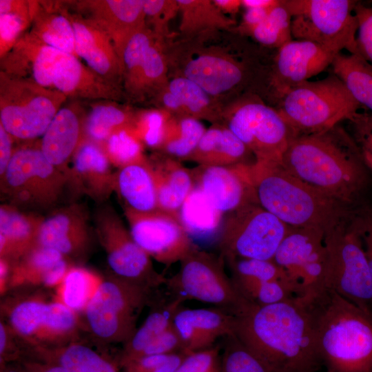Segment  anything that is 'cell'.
<instances>
[{
    "label": "cell",
    "instance_id": "cell-1",
    "mask_svg": "<svg viewBox=\"0 0 372 372\" xmlns=\"http://www.w3.org/2000/svg\"><path fill=\"white\" fill-rule=\"evenodd\" d=\"M233 315L234 334L272 372H318L322 366L304 298L269 305L247 301Z\"/></svg>",
    "mask_w": 372,
    "mask_h": 372
},
{
    "label": "cell",
    "instance_id": "cell-2",
    "mask_svg": "<svg viewBox=\"0 0 372 372\" xmlns=\"http://www.w3.org/2000/svg\"><path fill=\"white\" fill-rule=\"evenodd\" d=\"M280 165L309 187L358 209L367 183L366 165L351 136L339 125L294 136Z\"/></svg>",
    "mask_w": 372,
    "mask_h": 372
},
{
    "label": "cell",
    "instance_id": "cell-3",
    "mask_svg": "<svg viewBox=\"0 0 372 372\" xmlns=\"http://www.w3.org/2000/svg\"><path fill=\"white\" fill-rule=\"evenodd\" d=\"M304 299L327 372H372V313L328 288Z\"/></svg>",
    "mask_w": 372,
    "mask_h": 372
},
{
    "label": "cell",
    "instance_id": "cell-4",
    "mask_svg": "<svg viewBox=\"0 0 372 372\" xmlns=\"http://www.w3.org/2000/svg\"><path fill=\"white\" fill-rule=\"evenodd\" d=\"M249 172L258 203L291 227L327 234L349 223L358 211L309 187L280 164L255 161Z\"/></svg>",
    "mask_w": 372,
    "mask_h": 372
},
{
    "label": "cell",
    "instance_id": "cell-5",
    "mask_svg": "<svg viewBox=\"0 0 372 372\" xmlns=\"http://www.w3.org/2000/svg\"><path fill=\"white\" fill-rule=\"evenodd\" d=\"M278 102L277 110L296 136L329 130L350 119L361 106L333 72L291 87Z\"/></svg>",
    "mask_w": 372,
    "mask_h": 372
},
{
    "label": "cell",
    "instance_id": "cell-6",
    "mask_svg": "<svg viewBox=\"0 0 372 372\" xmlns=\"http://www.w3.org/2000/svg\"><path fill=\"white\" fill-rule=\"evenodd\" d=\"M154 291L110 273L103 277L83 312L87 329L101 344L125 343L136 329L141 310L151 303Z\"/></svg>",
    "mask_w": 372,
    "mask_h": 372
},
{
    "label": "cell",
    "instance_id": "cell-7",
    "mask_svg": "<svg viewBox=\"0 0 372 372\" xmlns=\"http://www.w3.org/2000/svg\"><path fill=\"white\" fill-rule=\"evenodd\" d=\"M1 196L19 209H48L56 205L70 178L51 164L39 146L14 149L11 161L0 176Z\"/></svg>",
    "mask_w": 372,
    "mask_h": 372
},
{
    "label": "cell",
    "instance_id": "cell-8",
    "mask_svg": "<svg viewBox=\"0 0 372 372\" xmlns=\"http://www.w3.org/2000/svg\"><path fill=\"white\" fill-rule=\"evenodd\" d=\"M291 17V34L298 40L316 43L335 54L347 50L359 54L357 1L282 0Z\"/></svg>",
    "mask_w": 372,
    "mask_h": 372
},
{
    "label": "cell",
    "instance_id": "cell-9",
    "mask_svg": "<svg viewBox=\"0 0 372 372\" xmlns=\"http://www.w3.org/2000/svg\"><path fill=\"white\" fill-rule=\"evenodd\" d=\"M67 99L56 90L0 72V124L14 138L42 136Z\"/></svg>",
    "mask_w": 372,
    "mask_h": 372
},
{
    "label": "cell",
    "instance_id": "cell-10",
    "mask_svg": "<svg viewBox=\"0 0 372 372\" xmlns=\"http://www.w3.org/2000/svg\"><path fill=\"white\" fill-rule=\"evenodd\" d=\"M324 288L372 313V279L362 238L353 220L325 234Z\"/></svg>",
    "mask_w": 372,
    "mask_h": 372
},
{
    "label": "cell",
    "instance_id": "cell-11",
    "mask_svg": "<svg viewBox=\"0 0 372 372\" xmlns=\"http://www.w3.org/2000/svg\"><path fill=\"white\" fill-rule=\"evenodd\" d=\"M180 263L178 271L165 283L172 295L212 304L232 314L247 301L226 273L225 260L220 254L194 246Z\"/></svg>",
    "mask_w": 372,
    "mask_h": 372
},
{
    "label": "cell",
    "instance_id": "cell-12",
    "mask_svg": "<svg viewBox=\"0 0 372 372\" xmlns=\"http://www.w3.org/2000/svg\"><path fill=\"white\" fill-rule=\"evenodd\" d=\"M225 125L247 147L255 161L280 164L296 136L276 108L249 96L224 111Z\"/></svg>",
    "mask_w": 372,
    "mask_h": 372
},
{
    "label": "cell",
    "instance_id": "cell-13",
    "mask_svg": "<svg viewBox=\"0 0 372 372\" xmlns=\"http://www.w3.org/2000/svg\"><path fill=\"white\" fill-rule=\"evenodd\" d=\"M291 229L258 203L248 204L227 214L219 235L220 254L225 260H273Z\"/></svg>",
    "mask_w": 372,
    "mask_h": 372
},
{
    "label": "cell",
    "instance_id": "cell-14",
    "mask_svg": "<svg viewBox=\"0 0 372 372\" xmlns=\"http://www.w3.org/2000/svg\"><path fill=\"white\" fill-rule=\"evenodd\" d=\"M93 220L111 274L154 290L165 285L167 278L156 271L152 258L135 242L112 207L101 205Z\"/></svg>",
    "mask_w": 372,
    "mask_h": 372
},
{
    "label": "cell",
    "instance_id": "cell-15",
    "mask_svg": "<svg viewBox=\"0 0 372 372\" xmlns=\"http://www.w3.org/2000/svg\"><path fill=\"white\" fill-rule=\"evenodd\" d=\"M325 234L317 228L291 227L273 258L296 286L300 297L311 296L324 288Z\"/></svg>",
    "mask_w": 372,
    "mask_h": 372
},
{
    "label": "cell",
    "instance_id": "cell-16",
    "mask_svg": "<svg viewBox=\"0 0 372 372\" xmlns=\"http://www.w3.org/2000/svg\"><path fill=\"white\" fill-rule=\"evenodd\" d=\"M123 209L135 242L166 267L180 262L195 246L179 219L172 215L159 209L138 212Z\"/></svg>",
    "mask_w": 372,
    "mask_h": 372
},
{
    "label": "cell",
    "instance_id": "cell-17",
    "mask_svg": "<svg viewBox=\"0 0 372 372\" xmlns=\"http://www.w3.org/2000/svg\"><path fill=\"white\" fill-rule=\"evenodd\" d=\"M96 239L87 207L74 202L44 217L37 245L54 249L74 263L89 257Z\"/></svg>",
    "mask_w": 372,
    "mask_h": 372
},
{
    "label": "cell",
    "instance_id": "cell-18",
    "mask_svg": "<svg viewBox=\"0 0 372 372\" xmlns=\"http://www.w3.org/2000/svg\"><path fill=\"white\" fill-rule=\"evenodd\" d=\"M198 165L191 169L194 187L220 213L229 214L248 204L258 203L249 166Z\"/></svg>",
    "mask_w": 372,
    "mask_h": 372
},
{
    "label": "cell",
    "instance_id": "cell-19",
    "mask_svg": "<svg viewBox=\"0 0 372 372\" xmlns=\"http://www.w3.org/2000/svg\"><path fill=\"white\" fill-rule=\"evenodd\" d=\"M338 54L307 40H291L278 50L271 73L276 98L325 70Z\"/></svg>",
    "mask_w": 372,
    "mask_h": 372
},
{
    "label": "cell",
    "instance_id": "cell-20",
    "mask_svg": "<svg viewBox=\"0 0 372 372\" xmlns=\"http://www.w3.org/2000/svg\"><path fill=\"white\" fill-rule=\"evenodd\" d=\"M68 3L108 34L120 60L130 39L147 25L143 0H83Z\"/></svg>",
    "mask_w": 372,
    "mask_h": 372
},
{
    "label": "cell",
    "instance_id": "cell-21",
    "mask_svg": "<svg viewBox=\"0 0 372 372\" xmlns=\"http://www.w3.org/2000/svg\"><path fill=\"white\" fill-rule=\"evenodd\" d=\"M63 4L74 29L77 56L102 77L121 86V62L110 37L92 20Z\"/></svg>",
    "mask_w": 372,
    "mask_h": 372
},
{
    "label": "cell",
    "instance_id": "cell-22",
    "mask_svg": "<svg viewBox=\"0 0 372 372\" xmlns=\"http://www.w3.org/2000/svg\"><path fill=\"white\" fill-rule=\"evenodd\" d=\"M52 87L67 98L116 101L123 94L121 87L84 65L79 58L64 53L57 61Z\"/></svg>",
    "mask_w": 372,
    "mask_h": 372
},
{
    "label": "cell",
    "instance_id": "cell-23",
    "mask_svg": "<svg viewBox=\"0 0 372 372\" xmlns=\"http://www.w3.org/2000/svg\"><path fill=\"white\" fill-rule=\"evenodd\" d=\"M173 324L181 339L183 352L190 353L211 347L218 338L234 334V316L219 307H180L174 316Z\"/></svg>",
    "mask_w": 372,
    "mask_h": 372
},
{
    "label": "cell",
    "instance_id": "cell-24",
    "mask_svg": "<svg viewBox=\"0 0 372 372\" xmlns=\"http://www.w3.org/2000/svg\"><path fill=\"white\" fill-rule=\"evenodd\" d=\"M64 53L43 43L27 31L12 50L0 59V72L53 89V72Z\"/></svg>",
    "mask_w": 372,
    "mask_h": 372
},
{
    "label": "cell",
    "instance_id": "cell-25",
    "mask_svg": "<svg viewBox=\"0 0 372 372\" xmlns=\"http://www.w3.org/2000/svg\"><path fill=\"white\" fill-rule=\"evenodd\" d=\"M73 193L83 194L103 204L114 192V172L103 147L83 139L72 160Z\"/></svg>",
    "mask_w": 372,
    "mask_h": 372
},
{
    "label": "cell",
    "instance_id": "cell-26",
    "mask_svg": "<svg viewBox=\"0 0 372 372\" xmlns=\"http://www.w3.org/2000/svg\"><path fill=\"white\" fill-rule=\"evenodd\" d=\"M245 70L242 63L228 54L206 51L188 59L180 76L216 98L240 85L245 79Z\"/></svg>",
    "mask_w": 372,
    "mask_h": 372
},
{
    "label": "cell",
    "instance_id": "cell-27",
    "mask_svg": "<svg viewBox=\"0 0 372 372\" xmlns=\"http://www.w3.org/2000/svg\"><path fill=\"white\" fill-rule=\"evenodd\" d=\"M147 164L158 209L179 219L180 209L195 186L191 169L180 161L159 152L147 158Z\"/></svg>",
    "mask_w": 372,
    "mask_h": 372
},
{
    "label": "cell",
    "instance_id": "cell-28",
    "mask_svg": "<svg viewBox=\"0 0 372 372\" xmlns=\"http://www.w3.org/2000/svg\"><path fill=\"white\" fill-rule=\"evenodd\" d=\"M72 265L58 251L37 245L12 263L8 291L24 287H57Z\"/></svg>",
    "mask_w": 372,
    "mask_h": 372
},
{
    "label": "cell",
    "instance_id": "cell-29",
    "mask_svg": "<svg viewBox=\"0 0 372 372\" xmlns=\"http://www.w3.org/2000/svg\"><path fill=\"white\" fill-rule=\"evenodd\" d=\"M83 121L74 108L62 107L39 144L47 160L70 178L71 185L72 171L68 164L83 139Z\"/></svg>",
    "mask_w": 372,
    "mask_h": 372
},
{
    "label": "cell",
    "instance_id": "cell-30",
    "mask_svg": "<svg viewBox=\"0 0 372 372\" xmlns=\"http://www.w3.org/2000/svg\"><path fill=\"white\" fill-rule=\"evenodd\" d=\"M44 216L8 203L0 207V258L17 262L37 245Z\"/></svg>",
    "mask_w": 372,
    "mask_h": 372
},
{
    "label": "cell",
    "instance_id": "cell-31",
    "mask_svg": "<svg viewBox=\"0 0 372 372\" xmlns=\"http://www.w3.org/2000/svg\"><path fill=\"white\" fill-rule=\"evenodd\" d=\"M254 157L245 144L224 124L214 123L206 129L187 161L198 165L230 166L252 164ZM255 159V158H254Z\"/></svg>",
    "mask_w": 372,
    "mask_h": 372
},
{
    "label": "cell",
    "instance_id": "cell-32",
    "mask_svg": "<svg viewBox=\"0 0 372 372\" xmlns=\"http://www.w3.org/2000/svg\"><path fill=\"white\" fill-rule=\"evenodd\" d=\"M167 73L164 39L157 35L133 70L123 78V90L134 100L156 96L168 83Z\"/></svg>",
    "mask_w": 372,
    "mask_h": 372
},
{
    "label": "cell",
    "instance_id": "cell-33",
    "mask_svg": "<svg viewBox=\"0 0 372 372\" xmlns=\"http://www.w3.org/2000/svg\"><path fill=\"white\" fill-rule=\"evenodd\" d=\"M28 32L43 43L78 57L74 29L63 2L36 1Z\"/></svg>",
    "mask_w": 372,
    "mask_h": 372
},
{
    "label": "cell",
    "instance_id": "cell-34",
    "mask_svg": "<svg viewBox=\"0 0 372 372\" xmlns=\"http://www.w3.org/2000/svg\"><path fill=\"white\" fill-rule=\"evenodd\" d=\"M114 192L123 203V208L138 212L158 209L154 180L147 160L117 169L114 172Z\"/></svg>",
    "mask_w": 372,
    "mask_h": 372
},
{
    "label": "cell",
    "instance_id": "cell-35",
    "mask_svg": "<svg viewBox=\"0 0 372 372\" xmlns=\"http://www.w3.org/2000/svg\"><path fill=\"white\" fill-rule=\"evenodd\" d=\"M157 297L154 296L149 304L151 311L142 325L124 343L119 360L139 356L154 339L172 325L175 314L185 301L171 293L167 298Z\"/></svg>",
    "mask_w": 372,
    "mask_h": 372
},
{
    "label": "cell",
    "instance_id": "cell-36",
    "mask_svg": "<svg viewBox=\"0 0 372 372\" xmlns=\"http://www.w3.org/2000/svg\"><path fill=\"white\" fill-rule=\"evenodd\" d=\"M37 360L58 364L68 372H118L116 365L102 353L77 340L51 349H36Z\"/></svg>",
    "mask_w": 372,
    "mask_h": 372
},
{
    "label": "cell",
    "instance_id": "cell-37",
    "mask_svg": "<svg viewBox=\"0 0 372 372\" xmlns=\"http://www.w3.org/2000/svg\"><path fill=\"white\" fill-rule=\"evenodd\" d=\"M176 1L180 14L179 30L185 38L229 29L236 24L235 21L224 14L213 0Z\"/></svg>",
    "mask_w": 372,
    "mask_h": 372
},
{
    "label": "cell",
    "instance_id": "cell-38",
    "mask_svg": "<svg viewBox=\"0 0 372 372\" xmlns=\"http://www.w3.org/2000/svg\"><path fill=\"white\" fill-rule=\"evenodd\" d=\"M166 88L176 98L184 116L206 120L213 124L223 121L224 110L216 98L191 80L183 76H176L169 80Z\"/></svg>",
    "mask_w": 372,
    "mask_h": 372
},
{
    "label": "cell",
    "instance_id": "cell-39",
    "mask_svg": "<svg viewBox=\"0 0 372 372\" xmlns=\"http://www.w3.org/2000/svg\"><path fill=\"white\" fill-rule=\"evenodd\" d=\"M331 66L356 101L372 113V64L359 54L340 52Z\"/></svg>",
    "mask_w": 372,
    "mask_h": 372
},
{
    "label": "cell",
    "instance_id": "cell-40",
    "mask_svg": "<svg viewBox=\"0 0 372 372\" xmlns=\"http://www.w3.org/2000/svg\"><path fill=\"white\" fill-rule=\"evenodd\" d=\"M102 279L92 270L72 265L56 287V300L76 313H83Z\"/></svg>",
    "mask_w": 372,
    "mask_h": 372
},
{
    "label": "cell",
    "instance_id": "cell-41",
    "mask_svg": "<svg viewBox=\"0 0 372 372\" xmlns=\"http://www.w3.org/2000/svg\"><path fill=\"white\" fill-rule=\"evenodd\" d=\"M114 102L93 107L83 120V139L102 145L113 132L133 125L135 114Z\"/></svg>",
    "mask_w": 372,
    "mask_h": 372
},
{
    "label": "cell",
    "instance_id": "cell-42",
    "mask_svg": "<svg viewBox=\"0 0 372 372\" xmlns=\"http://www.w3.org/2000/svg\"><path fill=\"white\" fill-rule=\"evenodd\" d=\"M205 130L198 119L189 116H172L158 152L180 161H187Z\"/></svg>",
    "mask_w": 372,
    "mask_h": 372
},
{
    "label": "cell",
    "instance_id": "cell-43",
    "mask_svg": "<svg viewBox=\"0 0 372 372\" xmlns=\"http://www.w3.org/2000/svg\"><path fill=\"white\" fill-rule=\"evenodd\" d=\"M36 1H0V59L30 28Z\"/></svg>",
    "mask_w": 372,
    "mask_h": 372
},
{
    "label": "cell",
    "instance_id": "cell-44",
    "mask_svg": "<svg viewBox=\"0 0 372 372\" xmlns=\"http://www.w3.org/2000/svg\"><path fill=\"white\" fill-rule=\"evenodd\" d=\"M101 146L112 165L117 169L147 160L143 154L144 145L132 125L117 130Z\"/></svg>",
    "mask_w": 372,
    "mask_h": 372
},
{
    "label": "cell",
    "instance_id": "cell-45",
    "mask_svg": "<svg viewBox=\"0 0 372 372\" xmlns=\"http://www.w3.org/2000/svg\"><path fill=\"white\" fill-rule=\"evenodd\" d=\"M249 35L260 44L278 50L293 39L291 17L282 0Z\"/></svg>",
    "mask_w": 372,
    "mask_h": 372
},
{
    "label": "cell",
    "instance_id": "cell-46",
    "mask_svg": "<svg viewBox=\"0 0 372 372\" xmlns=\"http://www.w3.org/2000/svg\"><path fill=\"white\" fill-rule=\"evenodd\" d=\"M220 372H272L265 362L234 334L225 338Z\"/></svg>",
    "mask_w": 372,
    "mask_h": 372
},
{
    "label": "cell",
    "instance_id": "cell-47",
    "mask_svg": "<svg viewBox=\"0 0 372 372\" xmlns=\"http://www.w3.org/2000/svg\"><path fill=\"white\" fill-rule=\"evenodd\" d=\"M172 116L162 108L146 110L135 114L132 127L144 145L158 150Z\"/></svg>",
    "mask_w": 372,
    "mask_h": 372
},
{
    "label": "cell",
    "instance_id": "cell-48",
    "mask_svg": "<svg viewBox=\"0 0 372 372\" xmlns=\"http://www.w3.org/2000/svg\"><path fill=\"white\" fill-rule=\"evenodd\" d=\"M146 25L165 39L168 34L169 22L179 13L176 0H143Z\"/></svg>",
    "mask_w": 372,
    "mask_h": 372
},
{
    "label": "cell",
    "instance_id": "cell-49",
    "mask_svg": "<svg viewBox=\"0 0 372 372\" xmlns=\"http://www.w3.org/2000/svg\"><path fill=\"white\" fill-rule=\"evenodd\" d=\"M347 121L364 164L372 170V113L358 112Z\"/></svg>",
    "mask_w": 372,
    "mask_h": 372
},
{
    "label": "cell",
    "instance_id": "cell-50",
    "mask_svg": "<svg viewBox=\"0 0 372 372\" xmlns=\"http://www.w3.org/2000/svg\"><path fill=\"white\" fill-rule=\"evenodd\" d=\"M222 347L215 344L187 353L174 372H220Z\"/></svg>",
    "mask_w": 372,
    "mask_h": 372
},
{
    "label": "cell",
    "instance_id": "cell-51",
    "mask_svg": "<svg viewBox=\"0 0 372 372\" xmlns=\"http://www.w3.org/2000/svg\"><path fill=\"white\" fill-rule=\"evenodd\" d=\"M354 12L358 21L356 40L359 54L372 63V6L358 1Z\"/></svg>",
    "mask_w": 372,
    "mask_h": 372
},
{
    "label": "cell",
    "instance_id": "cell-52",
    "mask_svg": "<svg viewBox=\"0 0 372 372\" xmlns=\"http://www.w3.org/2000/svg\"><path fill=\"white\" fill-rule=\"evenodd\" d=\"M183 350L181 339L172 324L165 332L154 339L139 356L173 354L183 352Z\"/></svg>",
    "mask_w": 372,
    "mask_h": 372
},
{
    "label": "cell",
    "instance_id": "cell-53",
    "mask_svg": "<svg viewBox=\"0 0 372 372\" xmlns=\"http://www.w3.org/2000/svg\"><path fill=\"white\" fill-rule=\"evenodd\" d=\"M20 346L28 349L9 325L4 320H1L0 322L1 365H4L6 362L20 358L22 353V347Z\"/></svg>",
    "mask_w": 372,
    "mask_h": 372
},
{
    "label": "cell",
    "instance_id": "cell-54",
    "mask_svg": "<svg viewBox=\"0 0 372 372\" xmlns=\"http://www.w3.org/2000/svg\"><path fill=\"white\" fill-rule=\"evenodd\" d=\"M173 354L147 355L123 359L119 360V364L124 372H152L169 360Z\"/></svg>",
    "mask_w": 372,
    "mask_h": 372
},
{
    "label": "cell",
    "instance_id": "cell-55",
    "mask_svg": "<svg viewBox=\"0 0 372 372\" xmlns=\"http://www.w3.org/2000/svg\"><path fill=\"white\" fill-rule=\"evenodd\" d=\"M273 8L245 9L242 22L238 27L239 32L249 35L251 32L266 19Z\"/></svg>",
    "mask_w": 372,
    "mask_h": 372
},
{
    "label": "cell",
    "instance_id": "cell-56",
    "mask_svg": "<svg viewBox=\"0 0 372 372\" xmlns=\"http://www.w3.org/2000/svg\"><path fill=\"white\" fill-rule=\"evenodd\" d=\"M14 138L0 124V176L6 172L14 149L12 147Z\"/></svg>",
    "mask_w": 372,
    "mask_h": 372
},
{
    "label": "cell",
    "instance_id": "cell-57",
    "mask_svg": "<svg viewBox=\"0 0 372 372\" xmlns=\"http://www.w3.org/2000/svg\"><path fill=\"white\" fill-rule=\"evenodd\" d=\"M353 224L361 238L372 245V212L359 210L353 219Z\"/></svg>",
    "mask_w": 372,
    "mask_h": 372
},
{
    "label": "cell",
    "instance_id": "cell-58",
    "mask_svg": "<svg viewBox=\"0 0 372 372\" xmlns=\"http://www.w3.org/2000/svg\"><path fill=\"white\" fill-rule=\"evenodd\" d=\"M23 369L25 372H68L58 364L39 360L25 362Z\"/></svg>",
    "mask_w": 372,
    "mask_h": 372
},
{
    "label": "cell",
    "instance_id": "cell-59",
    "mask_svg": "<svg viewBox=\"0 0 372 372\" xmlns=\"http://www.w3.org/2000/svg\"><path fill=\"white\" fill-rule=\"evenodd\" d=\"M187 354L185 352L173 354L169 360L152 372H174Z\"/></svg>",
    "mask_w": 372,
    "mask_h": 372
},
{
    "label": "cell",
    "instance_id": "cell-60",
    "mask_svg": "<svg viewBox=\"0 0 372 372\" xmlns=\"http://www.w3.org/2000/svg\"><path fill=\"white\" fill-rule=\"evenodd\" d=\"M224 14H236L242 6L241 0H213Z\"/></svg>",
    "mask_w": 372,
    "mask_h": 372
},
{
    "label": "cell",
    "instance_id": "cell-61",
    "mask_svg": "<svg viewBox=\"0 0 372 372\" xmlns=\"http://www.w3.org/2000/svg\"><path fill=\"white\" fill-rule=\"evenodd\" d=\"M280 0H241L242 6L249 8H270L278 4Z\"/></svg>",
    "mask_w": 372,
    "mask_h": 372
},
{
    "label": "cell",
    "instance_id": "cell-62",
    "mask_svg": "<svg viewBox=\"0 0 372 372\" xmlns=\"http://www.w3.org/2000/svg\"><path fill=\"white\" fill-rule=\"evenodd\" d=\"M1 372H25V371L23 369H17L14 368H8V367H1Z\"/></svg>",
    "mask_w": 372,
    "mask_h": 372
}]
</instances>
